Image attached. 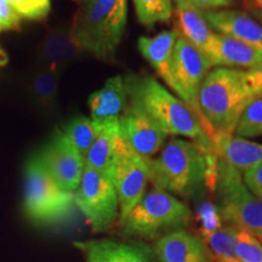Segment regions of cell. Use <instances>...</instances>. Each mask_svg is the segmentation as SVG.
Instances as JSON below:
<instances>
[{"instance_id": "cell-1", "label": "cell", "mask_w": 262, "mask_h": 262, "mask_svg": "<svg viewBox=\"0 0 262 262\" xmlns=\"http://www.w3.org/2000/svg\"><path fill=\"white\" fill-rule=\"evenodd\" d=\"M149 182L170 194L192 196L216 181L217 156L193 141L172 139L157 158L147 159Z\"/></svg>"}, {"instance_id": "cell-17", "label": "cell", "mask_w": 262, "mask_h": 262, "mask_svg": "<svg viewBox=\"0 0 262 262\" xmlns=\"http://www.w3.org/2000/svg\"><path fill=\"white\" fill-rule=\"evenodd\" d=\"M91 119L102 126L110 120L118 119L127 104V93L124 78L120 75L110 78L100 90L90 95Z\"/></svg>"}, {"instance_id": "cell-38", "label": "cell", "mask_w": 262, "mask_h": 262, "mask_svg": "<svg viewBox=\"0 0 262 262\" xmlns=\"http://www.w3.org/2000/svg\"><path fill=\"white\" fill-rule=\"evenodd\" d=\"M254 14H255V17L257 18V21L262 25V11H255L254 10Z\"/></svg>"}, {"instance_id": "cell-11", "label": "cell", "mask_w": 262, "mask_h": 262, "mask_svg": "<svg viewBox=\"0 0 262 262\" xmlns=\"http://www.w3.org/2000/svg\"><path fill=\"white\" fill-rule=\"evenodd\" d=\"M108 176L116 189L122 221L146 193L149 182L148 163L130 150L117 160Z\"/></svg>"}, {"instance_id": "cell-4", "label": "cell", "mask_w": 262, "mask_h": 262, "mask_svg": "<svg viewBox=\"0 0 262 262\" xmlns=\"http://www.w3.org/2000/svg\"><path fill=\"white\" fill-rule=\"evenodd\" d=\"M127 21V0H91L75 15L72 33L84 52L111 61L122 41Z\"/></svg>"}, {"instance_id": "cell-25", "label": "cell", "mask_w": 262, "mask_h": 262, "mask_svg": "<svg viewBox=\"0 0 262 262\" xmlns=\"http://www.w3.org/2000/svg\"><path fill=\"white\" fill-rule=\"evenodd\" d=\"M137 19L141 25L152 27L166 24L172 16L171 0H133Z\"/></svg>"}, {"instance_id": "cell-15", "label": "cell", "mask_w": 262, "mask_h": 262, "mask_svg": "<svg viewBox=\"0 0 262 262\" xmlns=\"http://www.w3.org/2000/svg\"><path fill=\"white\" fill-rule=\"evenodd\" d=\"M130 150L120 134L119 118L110 120L101 126L97 139L85 155V166L108 175L117 160Z\"/></svg>"}, {"instance_id": "cell-20", "label": "cell", "mask_w": 262, "mask_h": 262, "mask_svg": "<svg viewBox=\"0 0 262 262\" xmlns=\"http://www.w3.org/2000/svg\"><path fill=\"white\" fill-rule=\"evenodd\" d=\"M179 35L176 29H170L160 32L155 37H141L137 41L141 55L168 86L171 83L170 70Z\"/></svg>"}, {"instance_id": "cell-31", "label": "cell", "mask_w": 262, "mask_h": 262, "mask_svg": "<svg viewBox=\"0 0 262 262\" xmlns=\"http://www.w3.org/2000/svg\"><path fill=\"white\" fill-rule=\"evenodd\" d=\"M21 26L19 17L10 0H0V33L6 31H18Z\"/></svg>"}, {"instance_id": "cell-24", "label": "cell", "mask_w": 262, "mask_h": 262, "mask_svg": "<svg viewBox=\"0 0 262 262\" xmlns=\"http://www.w3.org/2000/svg\"><path fill=\"white\" fill-rule=\"evenodd\" d=\"M100 130L101 126L95 123L91 118L78 116L67 124L63 133L71 141L72 145L79 150L81 156L85 157L95 140L97 139Z\"/></svg>"}, {"instance_id": "cell-39", "label": "cell", "mask_w": 262, "mask_h": 262, "mask_svg": "<svg viewBox=\"0 0 262 262\" xmlns=\"http://www.w3.org/2000/svg\"><path fill=\"white\" fill-rule=\"evenodd\" d=\"M89 2H91V0H80L81 4H86V3H89Z\"/></svg>"}, {"instance_id": "cell-30", "label": "cell", "mask_w": 262, "mask_h": 262, "mask_svg": "<svg viewBox=\"0 0 262 262\" xmlns=\"http://www.w3.org/2000/svg\"><path fill=\"white\" fill-rule=\"evenodd\" d=\"M116 250L122 262H155L145 248L135 244L116 243Z\"/></svg>"}, {"instance_id": "cell-33", "label": "cell", "mask_w": 262, "mask_h": 262, "mask_svg": "<svg viewBox=\"0 0 262 262\" xmlns=\"http://www.w3.org/2000/svg\"><path fill=\"white\" fill-rule=\"evenodd\" d=\"M244 77L254 97L262 96V61L253 70L244 71Z\"/></svg>"}, {"instance_id": "cell-41", "label": "cell", "mask_w": 262, "mask_h": 262, "mask_svg": "<svg viewBox=\"0 0 262 262\" xmlns=\"http://www.w3.org/2000/svg\"><path fill=\"white\" fill-rule=\"evenodd\" d=\"M75 2H78V3H80V0H75Z\"/></svg>"}, {"instance_id": "cell-14", "label": "cell", "mask_w": 262, "mask_h": 262, "mask_svg": "<svg viewBox=\"0 0 262 262\" xmlns=\"http://www.w3.org/2000/svg\"><path fill=\"white\" fill-rule=\"evenodd\" d=\"M84 54L83 49L70 28H56L49 32L38 44V66L61 72L78 61Z\"/></svg>"}, {"instance_id": "cell-40", "label": "cell", "mask_w": 262, "mask_h": 262, "mask_svg": "<svg viewBox=\"0 0 262 262\" xmlns=\"http://www.w3.org/2000/svg\"><path fill=\"white\" fill-rule=\"evenodd\" d=\"M258 239H260V242H262V237H260Z\"/></svg>"}, {"instance_id": "cell-26", "label": "cell", "mask_w": 262, "mask_h": 262, "mask_svg": "<svg viewBox=\"0 0 262 262\" xmlns=\"http://www.w3.org/2000/svg\"><path fill=\"white\" fill-rule=\"evenodd\" d=\"M234 134L244 139L262 136V96L255 98L245 108Z\"/></svg>"}, {"instance_id": "cell-5", "label": "cell", "mask_w": 262, "mask_h": 262, "mask_svg": "<svg viewBox=\"0 0 262 262\" xmlns=\"http://www.w3.org/2000/svg\"><path fill=\"white\" fill-rule=\"evenodd\" d=\"M191 217L192 212L185 203L168 192L153 188L143 194L120 224L123 233L129 237L155 238L164 232L178 231Z\"/></svg>"}, {"instance_id": "cell-10", "label": "cell", "mask_w": 262, "mask_h": 262, "mask_svg": "<svg viewBox=\"0 0 262 262\" xmlns=\"http://www.w3.org/2000/svg\"><path fill=\"white\" fill-rule=\"evenodd\" d=\"M39 156L49 173L63 191H77L85 169V160L63 131H55L50 142Z\"/></svg>"}, {"instance_id": "cell-29", "label": "cell", "mask_w": 262, "mask_h": 262, "mask_svg": "<svg viewBox=\"0 0 262 262\" xmlns=\"http://www.w3.org/2000/svg\"><path fill=\"white\" fill-rule=\"evenodd\" d=\"M19 17L40 21L50 11V0H10Z\"/></svg>"}, {"instance_id": "cell-2", "label": "cell", "mask_w": 262, "mask_h": 262, "mask_svg": "<svg viewBox=\"0 0 262 262\" xmlns=\"http://www.w3.org/2000/svg\"><path fill=\"white\" fill-rule=\"evenodd\" d=\"M124 81L127 100L142 108L164 133L182 136L208 152H215L214 143L198 117L158 80L149 75L133 74L126 77Z\"/></svg>"}, {"instance_id": "cell-28", "label": "cell", "mask_w": 262, "mask_h": 262, "mask_svg": "<svg viewBox=\"0 0 262 262\" xmlns=\"http://www.w3.org/2000/svg\"><path fill=\"white\" fill-rule=\"evenodd\" d=\"M85 254L86 262H122L118 256L116 244L111 241H91L75 243Z\"/></svg>"}, {"instance_id": "cell-18", "label": "cell", "mask_w": 262, "mask_h": 262, "mask_svg": "<svg viewBox=\"0 0 262 262\" xmlns=\"http://www.w3.org/2000/svg\"><path fill=\"white\" fill-rule=\"evenodd\" d=\"M209 62L215 67L253 70L262 61V51L237 39L216 33Z\"/></svg>"}, {"instance_id": "cell-37", "label": "cell", "mask_w": 262, "mask_h": 262, "mask_svg": "<svg viewBox=\"0 0 262 262\" xmlns=\"http://www.w3.org/2000/svg\"><path fill=\"white\" fill-rule=\"evenodd\" d=\"M9 61V57H8V54L3 50L2 48H0V67H3V66H5L8 63Z\"/></svg>"}, {"instance_id": "cell-32", "label": "cell", "mask_w": 262, "mask_h": 262, "mask_svg": "<svg viewBox=\"0 0 262 262\" xmlns=\"http://www.w3.org/2000/svg\"><path fill=\"white\" fill-rule=\"evenodd\" d=\"M244 182L250 192L262 201V162L244 172Z\"/></svg>"}, {"instance_id": "cell-3", "label": "cell", "mask_w": 262, "mask_h": 262, "mask_svg": "<svg viewBox=\"0 0 262 262\" xmlns=\"http://www.w3.org/2000/svg\"><path fill=\"white\" fill-rule=\"evenodd\" d=\"M254 100L244 70L216 67L209 72L199 93V110L211 141L217 134L234 135L242 114Z\"/></svg>"}, {"instance_id": "cell-12", "label": "cell", "mask_w": 262, "mask_h": 262, "mask_svg": "<svg viewBox=\"0 0 262 262\" xmlns=\"http://www.w3.org/2000/svg\"><path fill=\"white\" fill-rule=\"evenodd\" d=\"M119 127L131 152L143 159L152 158L168 137V134L164 133L142 108L129 100L119 117Z\"/></svg>"}, {"instance_id": "cell-6", "label": "cell", "mask_w": 262, "mask_h": 262, "mask_svg": "<svg viewBox=\"0 0 262 262\" xmlns=\"http://www.w3.org/2000/svg\"><path fill=\"white\" fill-rule=\"evenodd\" d=\"M215 188L222 217L257 238L262 237V201L247 187L242 172L219 157Z\"/></svg>"}, {"instance_id": "cell-21", "label": "cell", "mask_w": 262, "mask_h": 262, "mask_svg": "<svg viewBox=\"0 0 262 262\" xmlns=\"http://www.w3.org/2000/svg\"><path fill=\"white\" fill-rule=\"evenodd\" d=\"M179 34L201 51L206 58L210 56L216 33L209 26L204 17V12L188 4L185 8L176 10ZM209 61V60H208Z\"/></svg>"}, {"instance_id": "cell-27", "label": "cell", "mask_w": 262, "mask_h": 262, "mask_svg": "<svg viewBox=\"0 0 262 262\" xmlns=\"http://www.w3.org/2000/svg\"><path fill=\"white\" fill-rule=\"evenodd\" d=\"M235 254L239 262H262V244L256 235L235 226Z\"/></svg>"}, {"instance_id": "cell-9", "label": "cell", "mask_w": 262, "mask_h": 262, "mask_svg": "<svg viewBox=\"0 0 262 262\" xmlns=\"http://www.w3.org/2000/svg\"><path fill=\"white\" fill-rule=\"evenodd\" d=\"M210 67L208 58L185 38L179 35L170 70L171 83L169 88L198 117L203 127L204 123L199 110V93L206 74L210 72Z\"/></svg>"}, {"instance_id": "cell-34", "label": "cell", "mask_w": 262, "mask_h": 262, "mask_svg": "<svg viewBox=\"0 0 262 262\" xmlns=\"http://www.w3.org/2000/svg\"><path fill=\"white\" fill-rule=\"evenodd\" d=\"M189 3L203 12L227 9L231 5V0H189Z\"/></svg>"}, {"instance_id": "cell-16", "label": "cell", "mask_w": 262, "mask_h": 262, "mask_svg": "<svg viewBox=\"0 0 262 262\" xmlns=\"http://www.w3.org/2000/svg\"><path fill=\"white\" fill-rule=\"evenodd\" d=\"M155 253L162 262H211L205 244L182 229L164 234L157 242Z\"/></svg>"}, {"instance_id": "cell-7", "label": "cell", "mask_w": 262, "mask_h": 262, "mask_svg": "<svg viewBox=\"0 0 262 262\" xmlns=\"http://www.w3.org/2000/svg\"><path fill=\"white\" fill-rule=\"evenodd\" d=\"M74 204V193L66 192L45 168L40 156L29 159L25 169V211L38 222L64 217Z\"/></svg>"}, {"instance_id": "cell-35", "label": "cell", "mask_w": 262, "mask_h": 262, "mask_svg": "<svg viewBox=\"0 0 262 262\" xmlns=\"http://www.w3.org/2000/svg\"><path fill=\"white\" fill-rule=\"evenodd\" d=\"M248 3L255 11H262V0H248Z\"/></svg>"}, {"instance_id": "cell-36", "label": "cell", "mask_w": 262, "mask_h": 262, "mask_svg": "<svg viewBox=\"0 0 262 262\" xmlns=\"http://www.w3.org/2000/svg\"><path fill=\"white\" fill-rule=\"evenodd\" d=\"M171 3L175 5L176 10L182 9V8H185V6H187L188 4H191V3H189V0H171Z\"/></svg>"}, {"instance_id": "cell-13", "label": "cell", "mask_w": 262, "mask_h": 262, "mask_svg": "<svg viewBox=\"0 0 262 262\" xmlns=\"http://www.w3.org/2000/svg\"><path fill=\"white\" fill-rule=\"evenodd\" d=\"M212 31L237 39L262 51V25L241 10L220 9L204 12Z\"/></svg>"}, {"instance_id": "cell-19", "label": "cell", "mask_w": 262, "mask_h": 262, "mask_svg": "<svg viewBox=\"0 0 262 262\" xmlns=\"http://www.w3.org/2000/svg\"><path fill=\"white\" fill-rule=\"evenodd\" d=\"M212 143L215 155L241 172L248 171L262 162V143L226 134L215 135Z\"/></svg>"}, {"instance_id": "cell-23", "label": "cell", "mask_w": 262, "mask_h": 262, "mask_svg": "<svg viewBox=\"0 0 262 262\" xmlns=\"http://www.w3.org/2000/svg\"><path fill=\"white\" fill-rule=\"evenodd\" d=\"M201 229L211 262H239L235 254V226L222 227L216 224Z\"/></svg>"}, {"instance_id": "cell-22", "label": "cell", "mask_w": 262, "mask_h": 262, "mask_svg": "<svg viewBox=\"0 0 262 262\" xmlns=\"http://www.w3.org/2000/svg\"><path fill=\"white\" fill-rule=\"evenodd\" d=\"M61 72L38 66L27 79V93L31 100L40 110L51 112L56 108Z\"/></svg>"}, {"instance_id": "cell-8", "label": "cell", "mask_w": 262, "mask_h": 262, "mask_svg": "<svg viewBox=\"0 0 262 262\" xmlns=\"http://www.w3.org/2000/svg\"><path fill=\"white\" fill-rule=\"evenodd\" d=\"M74 204L95 232L108 231L119 215V202L110 176L86 166L74 192Z\"/></svg>"}]
</instances>
